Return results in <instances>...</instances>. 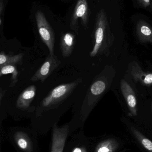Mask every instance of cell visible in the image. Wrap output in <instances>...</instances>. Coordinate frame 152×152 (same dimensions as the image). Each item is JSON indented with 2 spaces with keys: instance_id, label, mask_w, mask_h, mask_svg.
<instances>
[{
  "instance_id": "obj_1",
  "label": "cell",
  "mask_w": 152,
  "mask_h": 152,
  "mask_svg": "<svg viewBox=\"0 0 152 152\" xmlns=\"http://www.w3.org/2000/svg\"><path fill=\"white\" fill-rule=\"evenodd\" d=\"M94 40V46L89 54L90 57L109 56L114 37L110 29L106 13L103 9L99 11L96 16Z\"/></svg>"
},
{
  "instance_id": "obj_2",
  "label": "cell",
  "mask_w": 152,
  "mask_h": 152,
  "mask_svg": "<svg viewBox=\"0 0 152 152\" xmlns=\"http://www.w3.org/2000/svg\"><path fill=\"white\" fill-rule=\"evenodd\" d=\"M82 81L80 78L67 84H62L53 88L44 98L37 111V117H42L44 112L56 108V105L61 103L73 92L79 83Z\"/></svg>"
},
{
  "instance_id": "obj_3",
  "label": "cell",
  "mask_w": 152,
  "mask_h": 152,
  "mask_svg": "<svg viewBox=\"0 0 152 152\" xmlns=\"http://www.w3.org/2000/svg\"><path fill=\"white\" fill-rule=\"evenodd\" d=\"M35 18L40 37L48 48L50 54L53 55L54 54L55 40L53 29L42 12L37 11Z\"/></svg>"
},
{
  "instance_id": "obj_4",
  "label": "cell",
  "mask_w": 152,
  "mask_h": 152,
  "mask_svg": "<svg viewBox=\"0 0 152 152\" xmlns=\"http://www.w3.org/2000/svg\"><path fill=\"white\" fill-rule=\"evenodd\" d=\"M72 134L70 122L61 126L55 124L52 129L50 152H63L67 140Z\"/></svg>"
},
{
  "instance_id": "obj_5",
  "label": "cell",
  "mask_w": 152,
  "mask_h": 152,
  "mask_svg": "<svg viewBox=\"0 0 152 152\" xmlns=\"http://www.w3.org/2000/svg\"><path fill=\"white\" fill-rule=\"evenodd\" d=\"M70 137L67 140L63 152H91L92 137L86 136L83 128Z\"/></svg>"
},
{
  "instance_id": "obj_6",
  "label": "cell",
  "mask_w": 152,
  "mask_h": 152,
  "mask_svg": "<svg viewBox=\"0 0 152 152\" xmlns=\"http://www.w3.org/2000/svg\"><path fill=\"white\" fill-rule=\"evenodd\" d=\"M121 147L120 140L112 135L92 137L91 152H118Z\"/></svg>"
},
{
  "instance_id": "obj_7",
  "label": "cell",
  "mask_w": 152,
  "mask_h": 152,
  "mask_svg": "<svg viewBox=\"0 0 152 152\" xmlns=\"http://www.w3.org/2000/svg\"><path fill=\"white\" fill-rule=\"evenodd\" d=\"M61 62L55 54H49L41 67L35 73L31 78L33 82L41 81L43 82L53 72L57 69Z\"/></svg>"
},
{
  "instance_id": "obj_8",
  "label": "cell",
  "mask_w": 152,
  "mask_h": 152,
  "mask_svg": "<svg viewBox=\"0 0 152 152\" xmlns=\"http://www.w3.org/2000/svg\"><path fill=\"white\" fill-rule=\"evenodd\" d=\"M80 19L82 25L86 26L88 21V5L87 0H78L70 22L72 30L77 33L78 31V20Z\"/></svg>"
},
{
  "instance_id": "obj_9",
  "label": "cell",
  "mask_w": 152,
  "mask_h": 152,
  "mask_svg": "<svg viewBox=\"0 0 152 152\" xmlns=\"http://www.w3.org/2000/svg\"><path fill=\"white\" fill-rule=\"evenodd\" d=\"M120 86L121 93L126 100L130 113L133 116H136L137 114V100L134 90L124 79L121 81Z\"/></svg>"
},
{
  "instance_id": "obj_10",
  "label": "cell",
  "mask_w": 152,
  "mask_h": 152,
  "mask_svg": "<svg viewBox=\"0 0 152 152\" xmlns=\"http://www.w3.org/2000/svg\"><path fill=\"white\" fill-rule=\"evenodd\" d=\"M129 67L135 81H139L145 86L152 85V72L144 71L136 61L131 62Z\"/></svg>"
},
{
  "instance_id": "obj_11",
  "label": "cell",
  "mask_w": 152,
  "mask_h": 152,
  "mask_svg": "<svg viewBox=\"0 0 152 152\" xmlns=\"http://www.w3.org/2000/svg\"><path fill=\"white\" fill-rule=\"evenodd\" d=\"M36 93V87L34 85L26 88L18 97L16 107L21 110H26L30 106Z\"/></svg>"
},
{
  "instance_id": "obj_12",
  "label": "cell",
  "mask_w": 152,
  "mask_h": 152,
  "mask_svg": "<svg viewBox=\"0 0 152 152\" xmlns=\"http://www.w3.org/2000/svg\"><path fill=\"white\" fill-rule=\"evenodd\" d=\"M75 36L70 33L61 34L60 46L62 56L68 58L72 54L75 44Z\"/></svg>"
},
{
  "instance_id": "obj_13",
  "label": "cell",
  "mask_w": 152,
  "mask_h": 152,
  "mask_svg": "<svg viewBox=\"0 0 152 152\" xmlns=\"http://www.w3.org/2000/svg\"><path fill=\"white\" fill-rule=\"evenodd\" d=\"M137 34L142 43L152 44V27L143 20H139L136 26Z\"/></svg>"
},
{
  "instance_id": "obj_14",
  "label": "cell",
  "mask_w": 152,
  "mask_h": 152,
  "mask_svg": "<svg viewBox=\"0 0 152 152\" xmlns=\"http://www.w3.org/2000/svg\"><path fill=\"white\" fill-rule=\"evenodd\" d=\"M16 141L18 147L26 152H34L37 150L33 139L25 133H19L16 136Z\"/></svg>"
},
{
  "instance_id": "obj_15",
  "label": "cell",
  "mask_w": 152,
  "mask_h": 152,
  "mask_svg": "<svg viewBox=\"0 0 152 152\" xmlns=\"http://www.w3.org/2000/svg\"><path fill=\"white\" fill-rule=\"evenodd\" d=\"M23 53L14 55H9L4 52H0V69L5 65L17 64L21 62L23 58Z\"/></svg>"
},
{
  "instance_id": "obj_16",
  "label": "cell",
  "mask_w": 152,
  "mask_h": 152,
  "mask_svg": "<svg viewBox=\"0 0 152 152\" xmlns=\"http://www.w3.org/2000/svg\"><path fill=\"white\" fill-rule=\"evenodd\" d=\"M130 130L140 144L149 152H152V141L145 136L138 129L131 126Z\"/></svg>"
},
{
  "instance_id": "obj_17",
  "label": "cell",
  "mask_w": 152,
  "mask_h": 152,
  "mask_svg": "<svg viewBox=\"0 0 152 152\" xmlns=\"http://www.w3.org/2000/svg\"><path fill=\"white\" fill-rule=\"evenodd\" d=\"M11 74L12 77L11 85V86L12 87L16 85L18 81V72L16 69L14 64H9L5 65L0 69V77L5 75Z\"/></svg>"
},
{
  "instance_id": "obj_18",
  "label": "cell",
  "mask_w": 152,
  "mask_h": 152,
  "mask_svg": "<svg viewBox=\"0 0 152 152\" xmlns=\"http://www.w3.org/2000/svg\"><path fill=\"white\" fill-rule=\"evenodd\" d=\"M105 82L102 80H96L91 86L90 88V93L93 96H100L103 94L106 88Z\"/></svg>"
},
{
  "instance_id": "obj_19",
  "label": "cell",
  "mask_w": 152,
  "mask_h": 152,
  "mask_svg": "<svg viewBox=\"0 0 152 152\" xmlns=\"http://www.w3.org/2000/svg\"><path fill=\"white\" fill-rule=\"evenodd\" d=\"M139 4L144 8L149 7L151 4V0H137Z\"/></svg>"
},
{
  "instance_id": "obj_20",
  "label": "cell",
  "mask_w": 152,
  "mask_h": 152,
  "mask_svg": "<svg viewBox=\"0 0 152 152\" xmlns=\"http://www.w3.org/2000/svg\"><path fill=\"white\" fill-rule=\"evenodd\" d=\"M4 6V4L3 0H0V25L1 24V15L3 10Z\"/></svg>"
},
{
  "instance_id": "obj_21",
  "label": "cell",
  "mask_w": 152,
  "mask_h": 152,
  "mask_svg": "<svg viewBox=\"0 0 152 152\" xmlns=\"http://www.w3.org/2000/svg\"><path fill=\"white\" fill-rule=\"evenodd\" d=\"M2 96V93L0 89V102H1V99Z\"/></svg>"
}]
</instances>
